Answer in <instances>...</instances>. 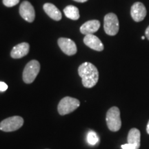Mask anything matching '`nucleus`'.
I'll return each mask as SVG.
<instances>
[{
	"instance_id": "nucleus-1",
	"label": "nucleus",
	"mask_w": 149,
	"mask_h": 149,
	"mask_svg": "<svg viewBox=\"0 0 149 149\" xmlns=\"http://www.w3.org/2000/svg\"><path fill=\"white\" fill-rule=\"evenodd\" d=\"M78 73L82 79L85 88H91L95 86L99 80V72L96 66L90 62H84L78 68Z\"/></svg>"
},
{
	"instance_id": "nucleus-2",
	"label": "nucleus",
	"mask_w": 149,
	"mask_h": 149,
	"mask_svg": "<svg viewBox=\"0 0 149 149\" xmlns=\"http://www.w3.org/2000/svg\"><path fill=\"white\" fill-rule=\"evenodd\" d=\"M106 121L108 128L113 132H117L121 128L122 121L120 117V111L117 107H111L107 113Z\"/></svg>"
},
{
	"instance_id": "nucleus-3",
	"label": "nucleus",
	"mask_w": 149,
	"mask_h": 149,
	"mask_svg": "<svg viewBox=\"0 0 149 149\" xmlns=\"http://www.w3.org/2000/svg\"><path fill=\"white\" fill-rule=\"evenodd\" d=\"M80 106V102L77 99L65 97L61 99L57 107L58 113L61 115H66L75 111Z\"/></svg>"
},
{
	"instance_id": "nucleus-4",
	"label": "nucleus",
	"mask_w": 149,
	"mask_h": 149,
	"mask_svg": "<svg viewBox=\"0 0 149 149\" xmlns=\"http://www.w3.org/2000/svg\"><path fill=\"white\" fill-rule=\"evenodd\" d=\"M40 70V64L37 60H31L26 65L23 71V80L26 84H31Z\"/></svg>"
},
{
	"instance_id": "nucleus-5",
	"label": "nucleus",
	"mask_w": 149,
	"mask_h": 149,
	"mask_svg": "<svg viewBox=\"0 0 149 149\" xmlns=\"http://www.w3.org/2000/svg\"><path fill=\"white\" fill-rule=\"evenodd\" d=\"M104 29L105 33L111 36L117 34L120 29V24L116 15L112 13L106 15L104 19Z\"/></svg>"
},
{
	"instance_id": "nucleus-6",
	"label": "nucleus",
	"mask_w": 149,
	"mask_h": 149,
	"mask_svg": "<svg viewBox=\"0 0 149 149\" xmlns=\"http://www.w3.org/2000/svg\"><path fill=\"white\" fill-rule=\"evenodd\" d=\"M24 124V119L20 116H13L0 123V130L3 132H13L19 129Z\"/></svg>"
},
{
	"instance_id": "nucleus-7",
	"label": "nucleus",
	"mask_w": 149,
	"mask_h": 149,
	"mask_svg": "<svg viewBox=\"0 0 149 149\" xmlns=\"http://www.w3.org/2000/svg\"><path fill=\"white\" fill-rule=\"evenodd\" d=\"M58 45L63 53H64L67 55H75L77 53V46L75 43L70 39L64 38V37H61L58 41Z\"/></svg>"
},
{
	"instance_id": "nucleus-8",
	"label": "nucleus",
	"mask_w": 149,
	"mask_h": 149,
	"mask_svg": "<svg viewBox=\"0 0 149 149\" xmlns=\"http://www.w3.org/2000/svg\"><path fill=\"white\" fill-rule=\"evenodd\" d=\"M19 14L24 20L28 22H33L35 17V9L29 1H24L19 6Z\"/></svg>"
},
{
	"instance_id": "nucleus-9",
	"label": "nucleus",
	"mask_w": 149,
	"mask_h": 149,
	"mask_svg": "<svg viewBox=\"0 0 149 149\" xmlns=\"http://www.w3.org/2000/svg\"><path fill=\"white\" fill-rule=\"evenodd\" d=\"M147 14L145 6L141 2H135L130 9V15L134 21L140 22L144 19Z\"/></svg>"
},
{
	"instance_id": "nucleus-10",
	"label": "nucleus",
	"mask_w": 149,
	"mask_h": 149,
	"mask_svg": "<svg viewBox=\"0 0 149 149\" xmlns=\"http://www.w3.org/2000/svg\"><path fill=\"white\" fill-rule=\"evenodd\" d=\"M84 43L91 49L97 51H102L104 46L102 41L93 34L86 35L84 38Z\"/></svg>"
},
{
	"instance_id": "nucleus-11",
	"label": "nucleus",
	"mask_w": 149,
	"mask_h": 149,
	"mask_svg": "<svg viewBox=\"0 0 149 149\" xmlns=\"http://www.w3.org/2000/svg\"><path fill=\"white\" fill-rule=\"evenodd\" d=\"M30 45L26 42H22L13 48L10 56L13 59H20L27 55L29 53Z\"/></svg>"
},
{
	"instance_id": "nucleus-12",
	"label": "nucleus",
	"mask_w": 149,
	"mask_h": 149,
	"mask_svg": "<svg viewBox=\"0 0 149 149\" xmlns=\"http://www.w3.org/2000/svg\"><path fill=\"white\" fill-rule=\"evenodd\" d=\"M100 27V22L98 20H90L85 22L84 24L80 27V31L82 34L86 35L93 34L97 32Z\"/></svg>"
},
{
	"instance_id": "nucleus-13",
	"label": "nucleus",
	"mask_w": 149,
	"mask_h": 149,
	"mask_svg": "<svg viewBox=\"0 0 149 149\" xmlns=\"http://www.w3.org/2000/svg\"><path fill=\"white\" fill-rule=\"evenodd\" d=\"M141 133L139 130L136 128H133L129 130L128 134V144L133 145L135 149H139L140 147Z\"/></svg>"
},
{
	"instance_id": "nucleus-14",
	"label": "nucleus",
	"mask_w": 149,
	"mask_h": 149,
	"mask_svg": "<svg viewBox=\"0 0 149 149\" xmlns=\"http://www.w3.org/2000/svg\"><path fill=\"white\" fill-rule=\"evenodd\" d=\"M44 11L48 16L53 20L59 21L61 19V13L55 5L51 3H46L43 6Z\"/></svg>"
},
{
	"instance_id": "nucleus-15",
	"label": "nucleus",
	"mask_w": 149,
	"mask_h": 149,
	"mask_svg": "<svg viewBox=\"0 0 149 149\" xmlns=\"http://www.w3.org/2000/svg\"><path fill=\"white\" fill-rule=\"evenodd\" d=\"M64 13L66 17L72 20H77L80 17L79 9L72 5L67 6L64 9Z\"/></svg>"
},
{
	"instance_id": "nucleus-16",
	"label": "nucleus",
	"mask_w": 149,
	"mask_h": 149,
	"mask_svg": "<svg viewBox=\"0 0 149 149\" xmlns=\"http://www.w3.org/2000/svg\"><path fill=\"white\" fill-rule=\"evenodd\" d=\"M87 141L89 144L95 145L99 141V137L95 132L90 131L87 135Z\"/></svg>"
},
{
	"instance_id": "nucleus-17",
	"label": "nucleus",
	"mask_w": 149,
	"mask_h": 149,
	"mask_svg": "<svg viewBox=\"0 0 149 149\" xmlns=\"http://www.w3.org/2000/svg\"><path fill=\"white\" fill-rule=\"evenodd\" d=\"M19 2V0H3V5L6 7H13Z\"/></svg>"
},
{
	"instance_id": "nucleus-18",
	"label": "nucleus",
	"mask_w": 149,
	"mask_h": 149,
	"mask_svg": "<svg viewBox=\"0 0 149 149\" xmlns=\"http://www.w3.org/2000/svg\"><path fill=\"white\" fill-rule=\"evenodd\" d=\"M7 89H8V85L5 82L0 81V91L1 92H3V91H6Z\"/></svg>"
},
{
	"instance_id": "nucleus-19",
	"label": "nucleus",
	"mask_w": 149,
	"mask_h": 149,
	"mask_svg": "<svg viewBox=\"0 0 149 149\" xmlns=\"http://www.w3.org/2000/svg\"><path fill=\"white\" fill-rule=\"evenodd\" d=\"M121 147H122V149H135V148L133 146V145L129 144H123Z\"/></svg>"
},
{
	"instance_id": "nucleus-20",
	"label": "nucleus",
	"mask_w": 149,
	"mask_h": 149,
	"mask_svg": "<svg viewBox=\"0 0 149 149\" xmlns=\"http://www.w3.org/2000/svg\"><path fill=\"white\" fill-rule=\"evenodd\" d=\"M145 35H146V38L149 40V26L147 27V29H146V31H145Z\"/></svg>"
},
{
	"instance_id": "nucleus-21",
	"label": "nucleus",
	"mask_w": 149,
	"mask_h": 149,
	"mask_svg": "<svg viewBox=\"0 0 149 149\" xmlns=\"http://www.w3.org/2000/svg\"><path fill=\"white\" fill-rule=\"evenodd\" d=\"M74 1H77V2H79V3H84L86 1H88V0H74Z\"/></svg>"
},
{
	"instance_id": "nucleus-22",
	"label": "nucleus",
	"mask_w": 149,
	"mask_h": 149,
	"mask_svg": "<svg viewBox=\"0 0 149 149\" xmlns=\"http://www.w3.org/2000/svg\"><path fill=\"white\" fill-rule=\"evenodd\" d=\"M146 132H147V133H148V135H149V121H148V124H147V126H146Z\"/></svg>"
},
{
	"instance_id": "nucleus-23",
	"label": "nucleus",
	"mask_w": 149,
	"mask_h": 149,
	"mask_svg": "<svg viewBox=\"0 0 149 149\" xmlns=\"http://www.w3.org/2000/svg\"><path fill=\"white\" fill-rule=\"evenodd\" d=\"M141 39H142V40H144V39H145V37H144V36H142V37H141Z\"/></svg>"
}]
</instances>
